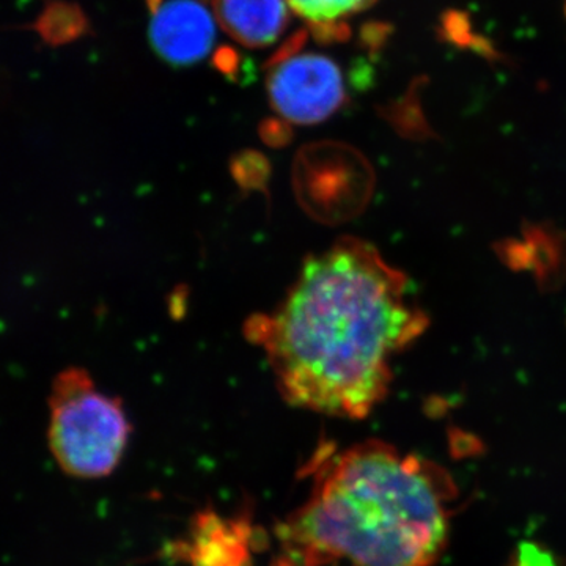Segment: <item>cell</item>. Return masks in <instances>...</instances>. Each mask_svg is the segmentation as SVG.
Here are the masks:
<instances>
[{
    "label": "cell",
    "mask_w": 566,
    "mask_h": 566,
    "mask_svg": "<svg viewBox=\"0 0 566 566\" xmlns=\"http://www.w3.org/2000/svg\"><path fill=\"white\" fill-rule=\"evenodd\" d=\"M153 50L175 66L199 63L216 41L212 0H147Z\"/></svg>",
    "instance_id": "5"
},
{
    "label": "cell",
    "mask_w": 566,
    "mask_h": 566,
    "mask_svg": "<svg viewBox=\"0 0 566 566\" xmlns=\"http://www.w3.org/2000/svg\"><path fill=\"white\" fill-rule=\"evenodd\" d=\"M307 36L294 33L266 65L271 106L290 125H318L348 99L342 70L327 55L304 50Z\"/></svg>",
    "instance_id": "4"
},
{
    "label": "cell",
    "mask_w": 566,
    "mask_h": 566,
    "mask_svg": "<svg viewBox=\"0 0 566 566\" xmlns=\"http://www.w3.org/2000/svg\"><path fill=\"white\" fill-rule=\"evenodd\" d=\"M273 566H296V565L292 564V562H290L289 558L282 556V557L277 558V562H275V564Z\"/></svg>",
    "instance_id": "11"
},
{
    "label": "cell",
    "mask_w": 566,
    "mask_h": 566,
    "mask_svg": "<svg viewBox=\"0 0 566 566\" xmlns=\"http://www.w3.org/2000/svg\"><path fill=\"white\" fill-rule=\"evenodd\" d=\"M512 566H560L556 556L542 545L526 542L517 547V554Z\"/></svg>",
    "instance_id": "9"
},
{
    "label": "cell",
    "mask_w": 566,
    "mask_h": 566,
    "mask_svg": "<svg viewBox=\"0 0 566 566\" xmlns=\"http://www.w3.org/2000/svg\"><path fill=\"white\" fill-rule=\"evenodd\" d=\"M428 327L408 277L374 244L344 237L307 256L274 311L244 335L262 348L279 394L294 408L365 419L390 390V359Z\"/></svg>",
    "instance_id": "1"
},
{
    "label": "cell",
    "mask_w": 566,
    "mask_h": 566,
    "mask_svg": "<svg viewBox=\"0 0 566 566\" xmlns=\"http://www.w3.org/2000/svg\"><path fill=\"white\" fill-rule=\"evenodd\" d=\"M216 20L245 48L271 46L290 21L286 0H212Z\"/></svg>",
    "instance_id": "6"
},
{
    "label": "cell",
    "mask_w": 566,
    "mask_h": 566,
    "mask_svg": "<svg viewBox=\"0 0 566 566\" xmlns=\"http://www.w3.org/2000/svg\"><path fill=\"white\" fill-rule=\"evenodd\" d=\"M193 532L192 566H244L249 551L243 534L249 527L237 521L202 515Z\"/></svg>",
    "instance_id": "7"
},
{
    "label": "cell",
    "mask_w": 566,
    "mask_h": 566,
    "mask_svg": "<svg viewBox=\"0 0 566 566\" xmlns=\"http://www.w3.org/2000/svg\"><path fill=\"white\" fill-rule=\"evenodd\" d=\"M214 63L227 76H237L240 57L232 50H221L216 55Z\"/></svg>",
    "instance_id": "10"
},
{
    "label": "cell",
    "mask_w": 566,
    "mask_h": 566,
    "mask_svg": "<svg viewBox=\"0 0 566 566\" xmlns=\"http://www.w3.org/2000/svg\"><path fill=\"white\" fill-rule=\"evenodd\" d=\"M565 14H566V6H565Z\"/></svg>",
    "instance_id": "12"
},
{
    "label": "cell",
    "mask_w": 566,
    "mask_h": 566,
    "mask_svg": "<svg viewBox=\"0 0 566 566\" xmlns=\"http://www.w3.org/2000/svg\"><path fill=\"white\" fill-rule=\"evenodd\" d=\"M311 493L279 524L296 566H431L447 546L452 476L382 441L323 444L305 464Z\"/></svg>",
    "instance_id": "2"
},
{
    "label": "cell",
    "mask_w": 566,
    "mask_h": 566,
    "mask_svg": "<svg viewBox=\"0 0 566 566\" xmlns=\"http://www.w3.org/2000/svg\"><path fill=\"white\" fill-rule=\"evenodd\" d=\"M132 431L120 398L102 392L88 371L69 368L52 382L48 441L66 475H111L125 457Z\"/></svg>",
    "instance_id": "3"
},
{
    "label": "cell",
    "mask_w": 566,
    "mask_h": 566,
    "mask_svg": "<svg viewBox=\"0 0 566 566\" xmlns=\"http://www.w3.org/2000/svg\"><path fill=\"white\" fill-rule=\"evenodd\" d=\"M290 10L307 22L316 41L334 43L349 36L346 20L374 6L376 0H286Z\"/></svg>",
    "instance_id": "8"
}]
</instances>
